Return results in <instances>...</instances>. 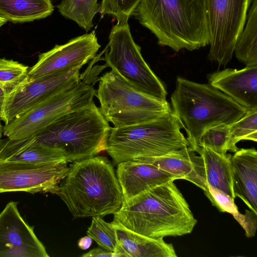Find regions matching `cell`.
Masks as SVG:
<instances>
[{"label": "cell", "mask_w": 257, "mask_h": 257, "mask_svg": "<svg viewBox=\"0 0 257 257\" xmlns=\"http://www.w3.org/2000/svg\"><path fill=\"white\" fill-rule=\"evenodd\" d=\"M247 16L244 31L237 40L234 48L238 60L246 66L257 65V2L253 0Z\"/></svg>", "instance_id": "23"}, {"label": "cell", "mask_w": 257, "mask_h": 257, "mask_svg": "<svg viewBox=\"0 0 257 257\" xmlns=\"http://www.w3.org/2000/svg\"><path fill=\"white\" fill-rule=\"evenodd\" d=\"M57 8L63 16L75 21L87 32L93 26V19L100 12L101 4L97 0H62Z\"/></svg>", "instance_id": "24"}, {"label": "cell", "mask_w": 257, "mask_h": 257, "mask_svg": "<svg viewBox=\"0 0 257 257\" xmlns=\"http://www.w3.org/2000/svg\"><path fill=\"white\" fill-rule=\"evenodd\" d=\"M207 0H141L134 15L161 46L192 51L209 44Z\"/></svg>", "instance_id": "3"}, {"label": "cell", "mask_w": 257, "mask_h": 257, "mask_svg": "<svg viewBox=\"0 0 257 257\" xmlns=\"http://www.w3.org/2000/svg\"><path fill=\"white\" fill-rule=\"evenodd\" d=\"M33 226L22 217L18 202H9L0 213V257H48Z\"/></svg>", "instance_id": "14"}, {"label": "cell", "mask_w": 257, "mask_h": 257, "mask_svg": "<svg viewBox=\"0 0 257 257\" xmlns=\"http://www.w3.org/2000/svg\"><path fill=\"white\" fill-rule=\"evenodd\" d=\"M113 219L136 233L155 239L189 234L197 222L172 180L123 201Z\"/></svg>", "instance_id": "1"}, {"label": "cell", "mask_w": 257, "mask_h": 257, "mask_svg": "<svg viewBox=\"0 0 257 257\" xmlns=\"http://www.w3.org/2000/svg\"><path fill=\"white\" fill-rule=\"evenodd\" d=\"M208 79L209 84L247 110H257V65L216 71Z\"/></svg>", "instance_id": "15"}, {"label": "cell", "mask_w": 257, "mask_h": 257, "mask_svg": "<svg viewBox=\"0 0 257 257\" xmlns=\"http://www.w3.org/2000/svg\"><path fill=\"white\" fill-rule=\"evenodd\" d=\"M232 215L244 229L246 237L254 236L257 228V212L246 210L244 214L238 212Z\"/></svg>", "instance_id": "31"}, {"label": "cell", "mask_w": 257, "mask_h": 257, "mask_svg": "<svg viewBox=\"0 0 257 257\" xmlns=\"http://www.w3.org/2000/svg\"><path fill=\"white\" fill-rule=\"evenodd\" d=\"M53 11L51 0H0V13L14 23L45 18Z\"/></svg>", "instance_id": "22"}, {"label": "cell", "mask_w": 257, "mask_h": 257, "mask_svg": "<svg viewBox=\"0 0 257 257\" xmlns=\"http://www.w3.org/2000/svg\"><path fill=\"white\" fill-rule=\"evenodd\" d=\"M29 67L18 61L0 58V87L8 93L28 77Z\"/></svg>", "instance_id": "26"}, {"label": "cell", "mask_w": 257, "mask_h": 257, "mask_svg": "<svg viewBox=\"0 0 257 257\" xmlns=\"http://www.w3.org/2000/svg\"><path fill=\"white\" fill-rule=\"evenodd\" d=\"M67 164H40L0 160V193L24 191L58 194Z\"/></svg>", "instance_id": "11"}, {"label": "cell", "mask_w": 257, "mask_h": 257, "mask_svg": "<svg viewBox=\"0 0 257 257\" xmlns=\"http://www.w3.org/2000/svg\"><path fill=\"white\" fill-rule=\"evenodd\" d=\"M77 67L33 79L27 78L7 93L1 120L7 124L55 92L81 80Z\"/></svg>", "instance_id": "12"}, {"label": "cell", "mask_w": 257, "mask_h": 257, "mask_svg": "<svg viewBox=\"0 0 257 257\" xmlns=\"http://www.w3.org/2000/svg\"><path fill=\"white\" fill-rule=\"evenodd\" d=\"M196 152L203 159L207 184L223 191L234 199L230 163L231 155L220 154L205 147L199 148Z\"/></svg>", "instance_id": "21"}, {"label": "cell", "mask_w": 257, "mask_h": 257, "mask_svg": "<svg viewBox=\"0 0 257 257\" xmlns=\"http://www.w3.org/2000/svg\"><path fill=\"white\" fill-rule=\"evenodd\" d=\"M116 175L123 201L130 199L155 186L178 178L149 163L138 161L117 164Z\"/></svg>", "instance_id": "16"}, {"label": "cell", "mask_w": 257, "mask_h": 257, "mask_svg": "<svg viewBox=\"0 0 257 257\" xmlns=\"http://www.w3.org/2000/svg\"><path fill=\"white\" fill-rule=\"evenodd\" d=\"M7 93L6 91L3 88L0 87V117L2 115L4 100Z\"/></svg>", "instance_id": "34"}, {"label": "cell", "mask_w": 257, "mask_h": 257, "mask_svg": "<svg viewBox=\"0 0 257 257\" xmlns=\"http://www.w3.org/2000/svg\"><path fill=\"white\" fill-rule=\"evenodd\" d=\"M101 46L95 33L75 37L63 45H56L40 54L37 63L28 72V78L81 67L95 57Z\"/></svg>", "instance_id": "13"}, {"label": "cell", "mask_w": 257, "mask_h": 257, "mask_svg": "<svg viewBox=\"0 0 257 257\" xmlns=\"http://www.w3.org/2000/svg\"><path fill=\"white\" fill-rule=\"evenodd\" d=\"M230 126V125L221 124L207 128L199 138V147H205L217 153L226 154L228 151Z\"/></svg>", "instance_id": "28"}, {"label": "cell", "mask_w": 257, "mask_h": 257, "mask_svg": "<svg viewBox=\"0 0 257 257\" xmlns=\"http://www.w3.org/2000/svg\"><path fill=\"white\" fill-rule=\"evenodd\" d=\"M241 140L257 141V110H247L239 119L230 124L228 151L235 152Z\"/></svg>", "instance_id": "25"}, {"label": "cell", "mask_w": 257, "mask_h": 257, "mask_svg": "<svg viewBox=\"0 0 257 257\" xmlns=\"http://www.w3.org/2000/svg\"><path fill=\"white\" fill-rule=\"evenodd\" d=\"M104 60L137 90L166 100V88L144 59L135 42L128 21L117 23L111 30Z\"/></svg>", "instance_id": "9"}, {"label": "cell", "mask_w": 257, "mask_h": 257, "mask_svg": "<svg viewBox=\"0 0 257 257\" xmlns=\"http://www.w3.org/2000/svg\"><path fill=\"white\" fill-rule=\"evenodd\" d=\"M87 234L100 247L112 252L115 250L117 241L114 229L111 222H106L101 216L92 217Z\"/></svg>", "instance_id": "27"}, {"label": "cell", "mask_w": 257, "mask_h": 257, "mask_svg": "<svg viewBox=\"0 0 257 257\" xmlns=\"http://www.w3.org/2000/svg\"><path fill=\"white\" fill-rule=\"evenodd\" d=\"M3 134V126L0 122V139L2 138V134Z\"/></svg>", "instance_id": "36"}, {"label": "cell", "mask_w": 257, "mask_h": 257, "mask_svg": "<svg viewBox=\"0 0 257 257\" xmlns=\"http://www.w3.org/2000/svg\"><path fill=\"white\" fill-rule=\"evenodd\" d=\"M111 127L93 101L35 135L43 144L62 151L68 162H73L105 151Z\"/></svg>", "instance_id": "6"}, {"label": "cell", "mask_w": 257, "mask_h": 257, "mask_svg": "<svg viewBox=\"0 0 257 257\" xmlns=\"http://www.w3.org/2000/svg\"><path fill=\"white\" fill-rule=\"evenodd\" d=\"M117 245L113 257H177L172 243L136 233L113 219Z\"/></svg>", "instance_id": "18"}, {"label": "cell", "mask_w": 257, "mask_h": 257, "mask_svg": "<svg viewBox=\"0 0 257 257\" xmlns=\"http://www.w3.org/2000/svg\"><path fill=\"white\" fill-rule=\"evenodd\" d=\"M81 256L82 257H113V252L100 247L90 250L88 252L82 254Z\"/></svg>", "instance_id": "32"}, {"label": "cell", "mask_w": 257, "mask_h": 257, "mask_svg": "<svg viewBox=\"0 0 257 257\" xmlns=\"http://www.w3.org/2000/svg\"><path fill=\"white\" fill-rule=\"evenodd\" d=\"M172 111L186 133L189 146L195 152L207 128L230 125L247 112L231 98L209 83L201 84L177 77L171 97Z\"/></svg>", "instance_id": "4"}, {"label": "cell", "mask_w": 257, "mask_h": 257, "mask_svg": "<svg viewBox=\"0 0 257 257\" xmlns=\"http://www.w3.org/2000/svg\"><path fill=\"white\" fill-rule=\"evenodd\" d=\"M0 160L40 164L68 163L62 151L43 144L36 135L19 140L1 139Z\"/></svg>", "instance_id": "19"}, {"label": "cell", "mask_w": 257, "mask_h": 257, "mask_svg": "<svg viewBox=\"0 0 257 257\" xmlns=\"http://www.w3.org/2000/svg\"><path fill=\"white\" fill-rule=\"evenodd\" d=\"M57 195L75 218L114 214L123 201L113 166L103 156L73 162Z\"/></svg>", "instance_id": "2"}, {"label": "cell", "mask_w": 257, "mask_h": 257, "mask_svg": "<svg viewBox=\"0 0 257 257\" xmlns=\"http://www.w3.org/2000/svg\"><path fill=\"white\" fill-rule=\"evenodd\" d=\"M95 94L93 85L81 80L51 95L5 124L3 134L11 140L37 135L65 115L90 105Z\"/></svg>", "instance_id": "8"}, {"label": "cell", "mask_w": 257, "mask_h": 257, "mask_svg": "<svg viewBox=\"0 0 257 257\" xmlns=\"http://www.w3.org/2000/svg\"><path fill=\"white\" fill-rule=\"evenodd\" d=\"M190 147L164 156L141 158L135 161L151 164L178 179H185L205 191L207 188L204 164L202 157Z\"/></svg>", "instance_id": "17"}, {"label": "cell", "mask_w": 257, "mask_h": 257, "mask_svg": "<svg viewBox=\"0 0 257 257\" xmlns=\"http://www.w3.org/2000/svg\"><path fill=\"white\" fill-rule=\"evenodd\" d=\"M95 96L101 113L115 128L140 123L172 110L166 100L137 90L113 69L100 76Z\"/></svg>", "instance_id": "7"}, {"label": "cell", "mask_w": 257, "mask_h": 257, "mask_svg": "<svg viewBox=\"0 0 257 257\" xmlns=\"http://www.w3.org/2000/svg\"><path fill=\"white\" fill-rule=\"evenodd\" d=\"M233 190L250 210L257 212V152L255 149L237 150L231 156Z\"/></svg>", "instance_id": "20"}, {"label": "cell", "mask_w": 257, "mask_h": 257, "mask_svg": "<svg viewBox=\"0 0 257 257\" xmlns=\"http://www.w3.org/2000/svg\"><path fill=\"white\" fill-rule=\"evenodd\" d=\"M252 0H207L208 59L225 65L231 60L242 33Z\"/></svg>", "instance_id": "10"}, {"label": "cell", "mask_w": 257, "mask_h": 257, "mask_svg": "<svg viewBox=\"0 0 257 257\" xmlns=\"http://www.w3.org/2000/svg\"><path fill=\"white\" fill-rule=\"evenodd\" d=\"M204 192L212 205L215 206L219 211L227 212L232 215L239 212L234 203V199L223 191L207 184Z\"/></svg>", "instance_id": "30"}, {"label": "cell", "mask_w": 257, "mask_h": 257, "mask_svg": "<svg viewBox=\"0 0 257 257\" xmlns=\"http://www.w3.org/2000/svg\"><path fill=\"white\" fill-rule=\"evenodd\" d=\"M92 242V239L89 236H85L78 240V246L80 248L85 250L90 247Z\"/></svg>", "instance_id": "33"}, {"label": "cell", "mask_w": 257, "mask_h": 257, "mask_svg": "<svg viewBox=\"0 0 257 257\" xmlns=\"http://www.w3.org/2000/svg\"><path fill=\"white\" fill-rule=\"evenodd\" d=\"M172 111L140 123L111 127L105 151L115 164L164 156L189 146Z\"/></svg>", "instance_id": "5"}, {"label": "cell", "mask_w": 257, "mask_h": 257, "mask_svg": "<svg viewBox=\"0 0 257 257\" xmlns=\"http://www.w3.org/2000/svg\"><path fill=\"white\" fill-rule=\"evenodd\" d=\"M141 0H102L100 13L115 18L117 23L128 21Z\"/></svg>", "instance_id": "29"}, {"label": "cell", "mask_w": 257, "mask_h": 257, "mask_svg": "<svg viewBox=\"0 0 257 257\" xmlns=\"http://www.w3.org/2000/svg\"><path fill=\"white\" fill-rule=\"evenodd\" d=\"M8 22L6 18L0 13V28Z\"/></svg>", "instance_id": "35"}]
</instances>
